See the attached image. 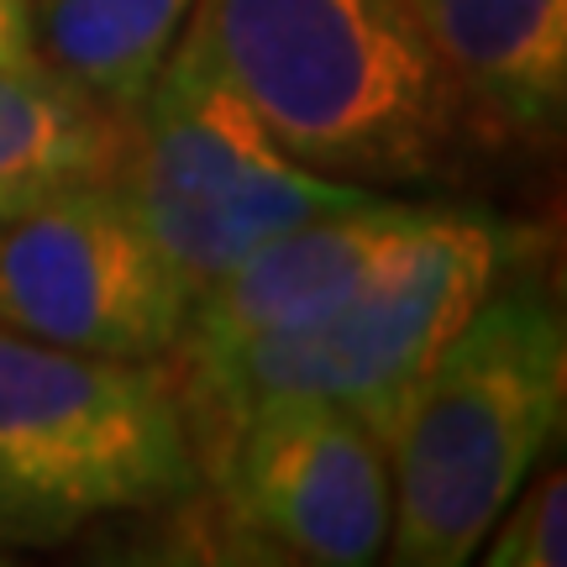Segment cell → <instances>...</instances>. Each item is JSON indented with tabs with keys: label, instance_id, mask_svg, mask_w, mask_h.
Segmentation results:
<instances>
[{
	"label": "cell",
	"instance_id": "obj_2",
	"mask_svg": "<svg viewBox=\"0 0 567 567\" xmlns=\"http://www.w3.org/2000/svg\"><path fill=\"white\" fill-rule=\"evenodd\" d=\"M567 421V326L547 284L505 279L442 342L389 436L384 563L463 567Z\"/></svg>",
	"mask_w": 567,
	"mask_h": 567
},
{
	"label": "cell",
	"instance_id": "obj_7",
	"mask_svg": "<svg viewBox=\"0 0 567 567\" xmlns=\"http://www.w3.org/2000/svg\"><path fill=\"white\" fill-rule=\"evenodd\" d=\"M184 321L189 289L116 179L32 184L0 205V331L163 363Z\"/></svg>",
	"mask_w": 567,
	"mask_h": 567
},
{
	"label": "cell",
	"instance_id": "obj_6",
	"mask_svg": "<svg viewBox=\"0 0 567 567\" xmlns=\"http://www.w3.org/2000/svg\"><path fill=\"white\" fill-rule=\"evenodd\" d=\"M195 457L226 563H384L394 520L389 442L352 410L310 394L264 400Z\"/></svg>",
	"mask_w": 567,
	"mask_h": 567
},
{
	"label": "cell",
	"instance_id": "obj_12",
	"mask_svg": "<svg viewBox=\"0 0 567 567\" xmlns=\"http://www.w3.org/2000/svg\"><path fill=\"white\" fill-rule=\"evenodd\" d=\"M488 567H563L567 563V473L536 467L526 484L509 494L494 526L478 542Z\"/></svg>",
	"mask_w": 567,
	"mask_h": 567
},
{
	"label": "cell",
	"instance_id": "obj_3",
	"mask_svg": "<svg viewBox=\"0 0 567 567\" xmlns=\"http://www.w3.org/2000/svg\"><path fill=\"white\" fill-rule=\"evenodd\" d=\"M505 268V226L467 210H442V221L400 264L373 274L316 321L284 326L221 352H168L163 373L179 394L195 452L243 410L289 394L352 410L389 442L431 358Z\"/></svg>",
	"mask_w": 567,
	"mask_h": 567
},
{
	"label": "cell",
	"instance_id": "obj_8",
	"mask_svg": "<svg viewBox=\"0 0 567 567\" xmlns=\"http://www.w3.org/2000/svg\"><path fill=\"white\" fill-rule=\"evenodd\" d=\"M436 221L442 205L394 200L379 189L368 200L289 226L189 300V321L174 352H221L284 326L316 321L352 289H363L373 274L400 264Z\"/></svg>",
	"mask_w": 567,
	"mask_h": 567
},
{
	"label": "cell",
	"instance_id": "obj_1",
	"mask_svg": "<svg viewBox=\"0 0 567 567\" xmlns=\"http://www.w3.org/2000/svg\"><path fill=\"white\" fill-rule=\"evenodd\" d=\"M184 42L321 179L436 184L484 137L405 0H195Z\"/></svg>",
	"mask_w": 567,
	"mask_h": 567
},
{
	"label": "cell",
	"instance_id": "obj_9",
	"mask_svg": "<svg viewBox=\"0 0 567 567\" xmlns=\"http://www.w3.org/2000/svg\"><path fill=\"white\" fill-rule=\"evenodd\" d=\"M405 11L484 137H563L567 0H405Z\"/></svg>",
	"mask_w": 567,
	"mask_h": 567
},
{
	"label": "cell",
	"instance_id": "obj_10",
	"mask_svg": "<svg viewBox=\"0 0 567 567\" xmlns=\"http://www.w3.org/2000/svg\"><path fill=\"white\" fill-rule=\"evenodd\" d=\"M195 0H27L38 63L126 122L179 48Z\"/></svg>",
	"mask_w": 567,
	"mask_h": 567
},
{
	"label": "cell",
	"instance_id": "obj_14",
	"mask_svg": "<svg viewBox=\"0 0 567 567\" xmlns=\"http://www.w3.org/2000/svg\"><path fill=\"white\" fill-rule=\"evenodd\" d=\"M11 195H21V189H0V205H6V200H11Z\"/></svg>",
	"mask_w": 567,
	"mask_h": 567
},
{
	"label": "cell",
	"instance_id": "obj_13",
	"mask_svg": "<svg viewBox=\"0 0 567 567\" xmlns=\"http://www.w3.org/2000/svg\"><path fill=\"white\" fill-rule=\"evenodd\" d=\"M0 69H38L27 0H0Z\"/></svg>",
	"mask_w": 567,
	"mask_h": 567
},
{
	"label": "cell",
	"instance_id": "obj_5",
	"mask_svg": "<svg viewBox=\"0 0 567 567\" xmlns=\"http://www.w3.org/2000/svg\"><path fill=\"white\" fill-rule=\"evenodd\" d=\"M111 179L122 184L189 300L268 237L379 195L321 179L289 158L243 95L184 38L158 69L147 101L126 116L122 163Z\"/></svg>",
	"mask_w": 567,
	"mask_h": 567
},
{
	"label": "cell",
	"instance_id": "obj_4",
	"mask_svg": "<svg viewBox=\"0 0 567 567\" xmlns=\"http://www.w3.org/2000/svg\"><path fill=\"white\" fill-rule=\"evenodd\" d=\"M200 494L163 363L0 331V547L38 551Z\"/></svg>",
	"mask_w": 567,
	"mask_h": 567
},
{
	"label": "cell",
	"instance_id": "obj_11",
	"mask_svg": "<svg viewBox=\"0 0 567 567\" xmlns=\"http://www.w3.org/2000/svg\"><path fill=\"white\" fill-rule=\"evenodd\" d=\"M126 122L105 116L48 69H0V189L111 179Z\"/></svg>",
	"mask_w": 567,
	"mask_h": 567
}]
</instances>
